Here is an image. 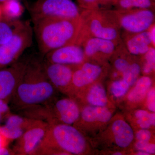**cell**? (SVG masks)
I'll return each instance as SVG.
<instances>
[{
	"mask_svg": "<svg viewBox=\"0 0 155 155\" xmlns=\"http://www.w3.org/2000/svg\"><path fill=\"white\" fill-rule=\"evenodd\" d=\"M56 90L45 74L42 63L31 61L27 63L11 101L14 109L21 111L50 102Z\"/></svg>",
	"mask_w": 155,
	"mask_h": 155,
	"instance_id": "cell-1",
	"label": "cell"
},
{
	"mask_svg": "<svg viewBox=\"0 0 155 155\" xmlns=\"http://www.w3.org/2000/svg\"><path fill=\"white\" fill-rule=\"evenodd\" d=\"M3 20L6 21L18 19L23 12V7L19 0H6L0 3Z\"/></svg>",
	"mask_w": 155,
	"mask_h": 155,
	"instance_id": "cell-16",
	"label": "cell"
},
{
	"mask_svg": "<svg viewBox=\"0 0 155 155\" xmlns=\"http://www.w3.org/2000/svg\"><path fill=\"white\" fill-rule=\"evenodd\" d=\"M151 136V132L147 129H142L139 130L136 134L137 138L140 141L149 142Z\"/></svg>",
	"mask_w": 155,
	"mask_h": 155,
	"instance_id": "cell-30",
	"label": "cell"
},
{
	"mask_svg": "<svg viewBox=\"0 0 155 155\" xmlns=\"http://www.w3.org/2000/svg\"><path fill=\"white\" fill-rule=\"evenodd\" d=\"M151 36L152 41L154 44L155 42V28L153 27L152 29L151 32H150Z\"/></svg>",
	"mask_w": 155,
	"mask_h": 155,
	"instance_id": "cell-36",
	"label": "cell"
},
{
	"mask_svg": "<svg viewBox=\"0 0 155 155\" xmlns=\"http://www.w3.org/2000/svg\"><path fill=\"white\" fill-rule=\"evenodd\" d=\"M151 84V80L149 77L144 76L140 78L134 88L128 94V100L132 102H137L141 101L145 97Z\"/></svg>",
	"mask_w": 155,
	"mask_h": 155,
	"instance_id": "cell-18",
	"label": "cell"
},
{
	"mask_svg": "<svg viewBox=\"0 0 155 155\" xmlns=\"http://www.w3.org/2000/svg\"><path fill=\"white\" fill-rule=\"evenodd\" d=\"M86 148L85 139L76 127L64 123H48L44 138L33 155H80Z\"/></svg>",
	"mask_w": 155,
	"mask_h": 155,
	"instance_id": "cell-2",
	"label": "cell"
},
{
	"mask_svg": "<svg viewBox=\"0 0 155 155\" xmlns=\"http://www.w3.org/2000/svg\"><path fill=\"white\" fill-rule=\"evenodd\" d=\"M77 19H50L34 22L39 48L46 54L58 48L72 44L78 31Z\"/></svg>",
	"mask_w": 155,
	"mask_h": 155,
	"instance_id": "cell-3",
	"label": "cell"
},
{
	"mask_svg": "<svg viewBox=\"0 0 155 155\" xmlns=\"http://www.w3.org/2000/svg\"><path fill=\"white\" fill-rule=\"evenodd\" d=\"M11 142V141L4 135L0 130V149L8 147Z\"/></svg>",
	"mask_w": 155,
	"mask_h": 155,
	"instance_id": "cell-33",
	"label": "cell"
},
{
	"mask_svg": "<svg viewBox=\"0 0 155 155\" xmlns=\"http://www.w3.org/2000/svg\"><path fill=\"white\" fill-rule=\"evenodd\" d=\"M27 62L17 61L0 69V99L9 102L26 69Z\"/></svg>",
	"mask_w": 155,
	"mask_h": 155,
	"instance_id": "cell-8",
	"label": "cell"
},
{
	"mask_svg": "<svg viewBox=\"0 0 155 155\" xmlns=\"http://www.w3.org/2000/svg\"><path fill=\"white\" fill-rule=\"evenodd\" d=\"M147 106L149 110L152 112H155V91L151 89L148 92Z\"/></svg>",
	"mask_w": 155,
	"mask_h": 155,
	"instance_id": "cell-29",
	"label": "cell"
},
{
	"mask_svg": "<svg viewBox=\"0 0 155 155\" xmlns=\"http://www.w3.org/2000/svg\"><path fill=\"white\" fill-rule=\"evenodd\" d=\"M130 85L124 80L116 81L112 84L111 91L116 97L123 96L127 93Z\"/></svg>",
	"mask_w": 155,
	"mask_h": 155,
	"instance_id": "cell-25",
	"label": "cell"
},
{
	"mask_svg": "<svg viewBox=\"0 0 155 155\" xmlns=\"http://www.w3.org/2000/svg\"><path fill=\"white\" fill-rule=\"evenodd\" d=\"M114 155H122V153H121L116 152V153H114Z\"/></svg>",
	"mask_w": 155,
	"mask_h": 155,
	"instance_id": "cell-40",
	"label": "cell"
},
{
	"mask_svg": "<svg viewBox=\"0 0 155 155\" xmlns=\"http://www.w3.org/2000/svg\"><path fill=\"white\" fill-rule=\"evenodd\" d=\"M91 29L97 38L104 39L111 41L116 38L117 35L115 29L103 27L100 21L97 19H94L91 22Z\"/></svg>",
	"mask_w": 155,
	"mask_h": 155,
	"instance_id": "cell-21",
	"label": "cell"
},
{
	"mask_svg": "<svg viewBox=\"0 0 155 155\" xmlns=\"http://www.w3.org/2000/svg\"><path fill=\"white\" fill-rule=\"evenodd\" d=\"M119 5L124 8L131 7L147 8L152 5L151 0H119Z\"/></svg>",
	"mask_w": 155,
	"mask_h": 155,
	"instance_id": "cell-26",
	"label": "cell"
},
{
	"mask_svg": "<svg viewBox=\"0 0 155 155\" xmlns=\"http://www.w3.org/2000/svg\"><path fill=\"white\" fill-rule=\"evenodd\" d=\"M135 116L137 119V123L142 129H147L151 126H155L154 114L140 110L136 111Z\"/></svg>",
	"mask_w": 155,
	"mask_h": 155,
	"instance_id": "cell-23",
	"label": "cell"
},
{
	"mask_svg": "<svg viewBox=\"0 0 155 155\" xmlns=\"http://www.w3.org/2000/svg\"><path fill=\"white\" fill-rule=\"evenodd\" d=\"M5 124L8 127L21 128L26 130L35 122L36 119L24 116H19L11 114L6 117Z\"/></svg>",
	"mask_w": 155,
	"mask_h": 155,
	"instance_id": "cell-22",
	"label": "cell"
},
{
	"mask_svg": "<svg viewBox=\"0 0 155 155\" xmlns=\"http://www.w3.org/2000/svg\"><path fill=\"white\" fill-rule=\"evenodd\" d=\"M113 0H79V2L83 5H93L99 2H110Z\"/></svg>",
	"mask_w": 155,
	"mask_h": 155,
	"instance_id": "cell-34",
	"label": "cell"
},
{
	"mask_svg": "<svg viewBox=\"0 0 155 155\" xmlns=\"http://www.w3.org/2000/svg\"><path fill=\"white\" fill-rule=\"evenodd\" d=\"M8 102L6 100L0 99V113L6 118L11 114Z\"/></svg>",
	"mask_w": 155,
	"mask_h": 155,
	"instance_id": "cell-31",
	"label": "cell"
},
{
	"mask_svg": "<svg viewBox=\"0 0 155 155\" xmlns=\"http://www.w3.org/2000/svg\"><path fill=\"white\" fill-rule=\"evenodd\" d=\"M4 118H5V117H4V116H3V115L0 113V123H1L2 120V119Z\"/></svg>",
	"mask_w": 155,
	"mask_h": 155,
	"instance_id": "cell-39",
	"label": "cell"
},
{
	"mask_svg": "<svg viewBox=\"0 0 155 155\" xmlns=\"http://www.w3.org/2000/svg\"><path fill=\"white\" fill-rule=\"evenodd\" d=\"M87 100L91 105L105 107L107 103L105 90L99 84L94 85L89 91Z\"/></svg>",
	"mask_w": 155,
	"mask_h": 155,
	"instance_id": "cell-20",
	"label": "cell"
},
{
	"mask_svg": "<svg viewBox=\"0 0 155 155\" xmlns=\"http://www.w3.org/2000/svg\"><path fill=\"white\" fill-rule=\"evenodd\" d=\"M147 63L143 68L145 73H149L155 69V50L153 48L148 50L146 55Z\"/></svg>",
	"mask_w": 155,
	"mask_h": 155,
	"instance_id": "cell-27",
	"label": "cell"
},
{
	"mask_svg": "<svg viewBox=\"0 0 155 155\" xmlns=\"http://www.w3.org/2000/svg\"><path fill=\"white\" fill-rule=\"evenodd\" d=\"M16 155L13 150L10 149L8 147L0 149V155Z\"/></svg>",
	"mask_w": 155,
	"mask_h": 155,
	"instance_id": "cell-35",
	"label": "cell"
},
{
	"mask_svg": "<svg viewBox=\"0 0 155 155\" xmlns=\"http://www.w3.org/2000/svg\"><path fill=\"white\" fill-rule=\"evenodd\" d=\"M130 64L124 59H119L115 61V66L116 69L123 73L129 67Z\"/></svg>",
	"mask_w": 155,
	"mask_h": 155,
	"instance_id": "cell-32",
	"label": "cell"
},
{
	"mask_svg": "<svg viewBox=\"0 0 155 155\" xmlns=\"http://www.w3.org/2000/svg\"><path fill=\"white\" fill-rule=\"evenodd\" d=\"M137 154L138 155H150L148 153L144 152L141 151H139V152L137 153Z\"/></svg>",
	"mask_w": 155,
	"mask_h": 155,
	"instance_id": "cell-37",
	"label": "cell"
},
{
	"mask_svg": "<svg viewBox=\"0 0 155 155\" xmlns=\"http://www.w3.org/2000/svg\"><path fill=\"white\" fill-rule=\"evenodd\" d=\"M45 74L56 90L69 91L73 72L68 65L54 64L45 61L42 63Z\"/></svg>",
	"mask_w": 155,
	"mask_h": 155,
	"instance_id": "cell-9",
	"label": "cell"
},
{
	"mask_svg": "<svg viewBox=\"0 0 155 155\" xmlns=\"http://www.w3.org/2000/svg\"><path fill=\"white\" fill-rule=\"evenodd\" d=\"M23 22L19 19L0 21V45L8 42Z\"/></svg>",
	"mask_w": 155,
	"mask_h": 155,
	"instance_id": "cell-19",
	"label": "cell"
},
{
	"mask_svg": "<svg viewBox=\"0 0 155 155\" xmlns=\"http://www.w3.org/2000/svg\"><path fill=\"white\" fill-rule=\"evenodd\" d=\"M45 55L48 62L68 66L81 64L84 58L82 49L73 44L52 50Z\"/></svg>",
	"mask_w": 155,
	"mask_h": 155,
	"instance_id": "cell-10",
	"label": "cell"
},
{
	"mask_svg": "<svg viewBox=\"0 0 155 155\" xmlns=\"http://www.w3.org/2000/svg\"><path fill=\"white\" fill-rule=\"evenodd\" d=\"M32 29L28 22L23 24L9 41L0 45V69L12 65L32 43Z\"/></svg>",
	"mask_w": 155,
	"mask_h": 155,
	"instance_id": "cell-6",
	"label": "cell"
},
{
	"mask_svg": "<svg viewBox=\"0 0 155 155\" xmlns=\"http://www.w3.org/2000/svg\"><path fill=\"white\" fill-rule=\"evenodd\" d=\"M6 0H0V3L3 2H5Z\"/></svg>",
	"mask_w": 155,
	"mask_h": 155,
	"instance_id": "cell-41",
	"label": "cell"
},
{
	"mask_svg": "<svg viewBox=\"0 0 155 155\" xmlns=\"http://www.w3.org/2000/svg\"><path fill=\"white\" fill-rule=\"evenodd\" d=\"M101 67L97 65L86 63L81 68L73 72L71 89L81 88L93 82L101 72Z\"/></svg>",
	"mask_w": 155,
	"mask_h": 155,
	"instance_id": "cell-12",
	"label": "cell"
},
{
	"mask_svg": "<svg viewBox=\"0 0 155 155\" xmlns=\"http://www.w3.org/2000/svg\"><path fill=\"white\" fill-rule=\"evenodd\" d=\"M140 67L137 64L130 65L125 72H123V80L125 81L130 86L133 85L137 80L140 72Z\"/></svg>",
	"mask_w": 155,
	"mask_h": 155,
	"instance_id": "cell-24",
	"label": "cell"
},
{
	"mask_svg": "<svg viewBox=\"0 0 155 155\" xmlns=\"http://www.w3.org/2000/svg\"><path fill=\"white\" fill-rule=\"evenodd\" d=\"M81 116L85 122H106L110 120L112 114L105 107L92 105L84 108Z\"/></svg>",
	"mask_w": 155,
	"mask_h": 155,
	"instance_id": "cell-14",
	"label": "cell"
},
{
	"mask_svg": "<svg viewBox=\"0 0 155 155\" xmlns=\"http://www.w3.org/2000/svg\"><path fill=\"white\" fill-rule=\"evenodd\" d=\"M3 20L2 13V8L0 5V21Z\"/></svg>",
	"mask_w": 155,
	"mask_h": 155,
	"instance_id": "cell-38",
	"label": "cell"
},
{
	"mask_svg": "<svg viewBox=\"0 0 155 155\" xmlns=\"http://www.w3.org/2000/svg\"><path fill=\"white\" fill-rule=\"evenodd\" d=\"M152 41L150 32L145 31L134 37L128 41L127 45L132 54H145L149 49L148 45Z\"/></svg>",
	"mask_w": 155,
	"mask_h": 155,
	"instance_id": "cell-15",
	"label": "cell"
},
{
	"mask_svg": "<svg viewBox=\"0 0 155 155\" xmlns=\"http://www.w3.org/2000/svg\"><path fill=\"white\" fill-rule=\"evenodd\" d=\"M135 147L139 151L144 152L149 154L155 153V144L149 143V142L138 141L136 143Z\"/></svg>",
	"mask_w": 155,
	"mask_h": 155,
	"instance_id": "cell-28",
	"label": "cell"
},
{
	"mask_svg": "<svg viewBox=\"0 0 155 155\" xmlns=\"http://www.w3.org/2000/svg\"><path fill=\"white\" fill-rule=\"evenodd\" d=\"M37 119L48 123H58L71 125L78 120L80 111L75 101L63 98L52 101L37 107L35 110Z\"/></svg>",
	"mask_w": 155,
	"mask_h": 155,
	"instance_id": "cell-4",
	"label": "cell"
},
{
	"mask_svg": "<svg viewBox=\"0 0 155 155\" xmlns=\"http://www.w3.org/2000/svg\"><path fill=\"white\" fill-rule=\"evenodd\" d=\"M112 131L116 144L121 148L129 146L134 139L131 127L124 120H117L112 125Z\"/></svg>",
	"mask_w": 155,
	"mask_h": 155,
	"instance_id": "cell-13",
	"label": "cell"
},
{
	"mask_svg": "<svg viewBox=\"0 0 155 155\" xmlns=\"http://www.w3.org/2000/svg\"><path fill=\"white\" fill-rule=\"evenodd\" d=\"M114 49V43L111 41L96 38L88 41L85 47V52L87 55L91 56L98 51L110 54Z\"/></svg>",
	"mask_w": 155,
	"mask_h": 155,
	"instance_id": "cell-17",
	"label": "cell"
},
{
	"mask_svg": "<svg viewBox=\"0 0 155 155\" xmlns=\"http://www.w3.org/2000/svg\"><path fill=\"white\" fill-rule=\"evenodd\" d=\"M153 19V14L151 11L143 10L123 17L122 25L128 31L141 32L150 27Z\"/></svg>",
	"mask_w": 155,
	"mask_h": 155,
	"instance_id": "cell-11",
	"label": "cell"
},
{
	"mask_svg": "<svg viewBox=\"0 0 155 155\" xmlns=\"http://www.w3.org/2000/svg\"><path fill=\"white\" fill-rule=\"evenodd\" d=\"M48 127V122L36 119L17 140L13 149L15 154L33 155L44 138Z\"/></svg>",
	"mask_w": 155,
	"mask_h": 155,
	"instance_id": "cell-7",
	"label": "cell"
},
{
	"mask_svg": "<svg viewBox=\"0 0 155 155\" xmlns=\"http://www.w3.org/2000/svg\"><path fill=\"white\" fill-rule=\"evenodd\" d=\"M33 22L44 19H75L79 12L71 0H37L30 8Z\"/></svg>",
	"mask_w": 155,
	"mask_h": 155,
	"instance_id": "cell-5",
	"label": "cell"
}]
</instances>
